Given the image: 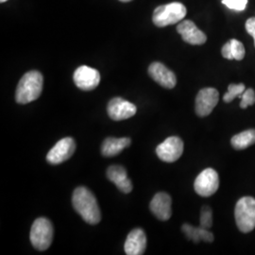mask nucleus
Returning <instances> with one entry per match:
<instances>
[{
	"instance_id": "obj_17",
	"label": "nucleus",
	"mask_w": 255,
	"mask_h": 255,
	"mask_svg": "<svg viewBox=\"0 0 255 255\" xmlns=\"http://www.w3.org/2000/svg\"><path fill=\"white\" fill-rule=\"evenodd\" d=\"M131 140L128 137L115 138L108 137L101 146V153L105 157H114L119 155L123 149L130 146Z\"/></svg>"
},
{
	"instance_id": "obj_18",
	"label": "nucleus",
	"mask_w": 255,
	"mask_h": 255,
	"mask_svg": "<svg viewBox=\"0 0 255 255\" xmlns=\"http://www.w3.org/2000/svg\"><path fill=\"white\" fill-rule=\"evenodd\" d=\"M182 231L187 239L191 240L196 244H198L200 241L211 243L215 239L214 235L210 232L208 229L202 228V227L198 228V227H194L189 224H183Z\"/></svg>"
},
{
	"instance_id": "obj_23",
	"label": "nucleus",
	"mask_w": 255,
	"mask_h": 255,
	"mask_svg": "<svg viewBox=\"0 0 255 255\" xmlns=\"http://www.w3.org/2000/svg\"><path fill=\"white\" fill-rule=\"evenodd\" d=\"M241 98V103L240 107L242 109H246L249 106H252L255 103V92L254 89L249 88L245 90V92L242 94Z\"/></svg>"
},
{
	"instance_id": "obj_22",
	"label": "nucleus",
	"mask_w": 255,
	"mask_h": 255,
	"mask_svg": "<svg viewBox=\"0 0 255 255\" xmlns=\"http://www.w3.org/2000/svg\"><path fill=\"white\" fill-rule=\"evenodd\" d=\"M200 223L202 228L210 229L213 226V213L209 206H203L201 208Z\"/></svg>"
},
{
	"instance_id": "obj_2",
	"label": "nucleus",
	"mask_w": 255,
	"mask_h": 255,
	"mask_svg": "<svg viewBox=\"0 0 255 255\" xmlns=\"http://www.w3.org/2000/svg\"><path fill=\"white\" fill-rule=\"evenodd\" d=\"M43 75L36 70L25 74L19 81L15 101L19 104H27L36 101L43 91Z\"/></svg>"
},
{
	"instance_id": "obj_9",
	"label": "nucleus",
	"mask_w": 255,
	"mask_h": 255,
	"mask_svg": "<svg viewBox=\"0 0 255 255\" xmlns=\"http://www.w3.org/2000/svg\"><path fill=\"white\" fill-rule=\"evenodd\" d=\"M76 149L73 138L65 137L58 141L46 155V161L51 164H59L72 157Z\"/></svg>"
},
{
	"instance_id": "obj_13",
	"label": "nucleus",
	"mask_w": 255,
	"mask_h": 255,
	"mask_svg": "<svg viewBox=\"0 0 255 255\" xmlns=\"http://www.w3.org/2000/svg\"><path fill=\"white\" fill-rule=\"evenodd\" d=\"M171 204V197L164 192H159L150 201L149 209L159 220L167 221L172 215Z\"/></svg>"
},
{
	"instance_id": "obj_14",
	"label": "nucleus",
	"mask_w": 255,
	"mask_h": 255,
	"mask_svg": "<svg viewBox=\"0 0 255 255\" xmlns=\"http://www.w3.org/2000/svg\"><path fill=\"white\" fill-rule=\"evenodd\" d=\"M148 74L154 82L166 89H172L177 83L175 74L159 62H154L149 65Z\"/></svg>"
},
{
	"instance_id": "obj_27",
	"label": "nucleus",
	"mask_w": 255,
	"mask_h": 255,
	"mask_svg": "<svg viewBox=\"0 0 255 255\" xmlns=\"http://www.w3.org/2000/svg\"><path fill=\"white\" fill-rule=\"evenodd\" d=\"M6 1H8V0H0L1 3H4V2H6Z\"/></svg>"
},
{
	"instance_id": "obj_16",
	"label": "nucleus",
	"mask_w": 255,
	"mask_h": 255,
	"mask_svg": "<svg viewBox=\"0 0 255 255\" xmlns=\"http://www.w3.org/2000/svg\"><path fill=\"white\" fill-rule=\"evenodd\" d=\"M107 178L114 182L122 193L128 194L132 190V182L128 178L125 167L121 165H111L107 170Z\"/></svg>"
},
{
	"instance_id": "obj_26",
	"label": "nucleus",
	"mask_w": 255,
	"mask_h": 255,
	"mask_svg": "<svg viewBox=\"0 0 255 255\" xmlns=\"http://www.w3.org/2000/svg\"><path fill=\"white\" fill-rule=\"evenodd\" d=\"M121 2H129V1H132V0H119Z\"/></svg>"
},
{
	"instance_id": "obj_15",
	"label": "nucleus",
	"mask_w": 255,
	"mask_h": 255,
	"mask_svg": "<svg viewBox=\"0 0 255 255\" xmlns=\"http://www.w3.org/2000/svg\"><path fill=\"white\" fill-rule=\"evenodd\" d=\"M146 248V237L142 229H133L125 241L124 251L127 255H142Z\"/></svg>"
},
{
	"instance_id": "obj_25",
	"label": "nucleus",
	"mask_w": 255,
	"mask_h": 255,
	"mask_svg": "<svg viewBox=\"0 0 255 255\" xmlns=\"http://www.w3.org/2000/svg\"><path fill=\"white\" fill-rule=\"evenodd\" d=\"M245 27H246L247 32L254 38L255 46V17H251V18L248 19L246 24H245Z\"/></svg>"
},
{
	"instance_id": "obj_10",
	"label": "nucleus",
	"mask_w": 255,
	"mask_h": 255,
	"mask_svg": "<svg viewBox=\"0 0 255 255\" xmlns=\"http://www.w3.org/2000/svg\"><path fill=\"white\" fill-rule=\"evenodd\" d=\"M219 93L215 88H203L198 93L196 98L195 110L199 117L209 116L219 103Z\"/></svg>"
},
{
	"instance_id": "obj_7",
	"label": "nucleus",
	"mask_w": 255,
	"mask_h": 255,
	"mask_svg": "<svg viewBox=\"0 0 255 255\" xmlns=\"http://www.w3.org/2000/svg\"><path fill=\"white\" fill-rule=\"evenodd\" d=\"M156 153L163 162L174 163L183 153V142L180 137H168L157 146Z\"/></svg>"
},
{
	"instance_id": "obj_11",
	"label": "nucleus",
	"mask_w": 255,
	"mask_h": 255,
	"mask_svg": "<svg viewBox=\"0 0 255 255\" xmlns=\"http://www.w3.org/2000/svg\"><path fill=\"white\" fill-rule=\"evenodd\" d=\"M136 106L122 98H114L109 101L107 112L110 119L115 121H121L130 119L136 114Z\"/></svg>"
},
{
	"instance_id": "obj_4",
	"label": "nucleus",
	"mask_w": 255,
	"mask_h": 255,
	"mask_svg": "<svg viewBox=\"0 0 255 255\" xmlns=\"http://www.w3.org/2000/svg\"><path fill=\"white\" fill-rule=\"evenodd\" d=\"M237 228L242 233H250L255 228V199L243 197L237 201L235 209Z\"/></svg>"
},
{
	"instance_id": "obj_6",
	"label": "nucleus",
	"mask_w": 255,
	"mask_h": 255,
	"mask_svg": "<svg viewBox=\"0 0 255 255\" xmlns=\"http://www.w3.org/2000/svg\"><path fill=\"white\" fill-rule=\"evenodd\" d=\"M219 187V174L215 169L210 167L201 171L194 182L196 193L204 198L213 196L218 191Z\"/></svg>"
},
{
	"instance_id": "obj_24",
	"label": "nucleus",
	"mask_w": 255,
	"mask_h": 255,
	"mask_svg": "<svg viewBox=\"0 0 255 255\" xmlns=\"http://www.w3.org/2000/svg\"><path fill=\"white\" fill-rule=\"evenodd\" d=\"M222 4L227 6L229 9L241 11L246 9L248 0H222Z\"/></svg>"
},
{
	"instance_id": "obj_3",
	"label": "nucleus",
	"mask_w": 255,
	"mask_h": 255,
	"mask_svg": "<svg viewBox=\"0 0 255 255\" xmlns=\"http://www.w3.org/2000/svg\"><path fill=\"white\" fill-rule=\"evenodd\" d=\"M186 13L187 9L182 3L172 2L157 7L153 11L152 21L157 27H166L181 22Z\"/></svg>"
},
{
	"instance_id": "obj_12",
	"label": "nucleus",
	"mask_w": 255,
	"mask_h": 255,
	"mask_svg": "<svg viewBox=\"0 0 255 255\" xmlns=\"http://www.w3.org/2000/svg\"><path fill=\"white\" fill-rule=\"evenodd\" d=\"M177 31L182 35L184 42L193 46L203 45L207 40L205 33L190 20H184L179 23L177 26Z\"/></svg>"
},
{
	"instance_id": "obj_19",
	"label": "nucleus",
	"mask_w": 255,
	"mask_h": 255,
	"mask_svg": "<svg viewBox=\"0 0 255 255\" xmlns=\"http://www.w3.org/2000/svg\"><path fill=\"white\" fill-rule=\"evenodd\" d=\"M245 53L246 51L243 44L237 39L230 40L221 49V54L227 60L241 61L244 59Z\"/></svg>"
},
{
	"instance_id": "obj_1",
	"label": "nucleus",
	"mask_w": 255,
	"mask_h": 255,
	"mask_svg": "<svg viewBox=\"0 0 255 255\" xmlns=\"http://www.w3.org/2000/svg\"><path fill=\"white\" fill-rule=\"evenodd\" d=\"M74 209L83 220L91 225L98 224L101 220V209L94 194L86 187L75 189L72 197Z\"/></svg>"
},
{
	"instance_id": "obj_21",
	"label": "nucleus",
	"mask_w": 255,
	"mask_h": 255,
	"mask_svg": "<svg viewBox=\"0 0 255 255\" xmlns=\"http://www.w3.org/2000/svg\"><path fill=\"white\" fill-rule=\"evenodd\" d=\"M246 90V87L243 83H239V84H230L228 87V91L224 95L223 97V101L227 103H230L234 101L237 97H241L242 94Z\"/></svg>"
},
{
	"instance_id": "obj_20",
	"label": "nucleus",
	"mask_w": 255,
	"mask_h": 255,
	"mask_svg": "<svg viewBox=\"0 0 255 255\" xmlns=\"http://www.w3.org/2000/svg\"><path fill=\"white\" fill-rule=\"evenodd\" d=\"M231 144L236 149H245L255 144V129H247L231 139Z\"/></svg>"
},
{
	"instance_id": "obj_5",
	"label": "nucleus",
	"mask_w": 255,
	"mask_h": 255,
	"mask_svg": "<svg viewBox=\"0 0 255 255\" xmlns=\"http://www.w3.org/2000/svg\"><path fill=\"white\" fill-rule=\"evenodd\" d=\"M31 245L38 251L44 252L47 250L53 239V226L50 220L46 218L37 219L30 229Z\"/></svg>"
},
{
	"instance_id": "obj_8",
	"label": "nucleus",
	"mask_w": 255,
	"mask_h": 255,
	"mask_svg": "<svg viewBox=\"0 0 255 255\" xmlns=\"http://www.w3.org/2000/svg\"><path fill=\"white\" fill-rule=\"evenodd\" d=\"M74 82L82 91H92L98 87L101 82L100 72L87 65H82L74 72Z\"/></svg>"
}]
</instances>
